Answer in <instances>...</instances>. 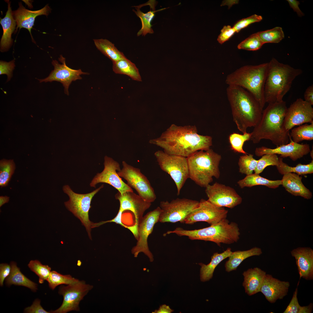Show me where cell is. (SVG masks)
I'll use <instances>...</instances> for the list:
<instances>
[{
    "label": "cell",
    "instance_id": "60d3db41",
    "mask_svg": "<svg viewBox=\"0 0 313 313\" xmlns=\"http://www.w3.org/2000/svg\"><path fill=\"white\" fill-rule=\"evenodd\" d=\"M247 154L241 156L238 163L239 172L246 175L252 173L257 166L258 161L253 158V154Z\"/></svg>",
    "mask_w": 313,
    "mask_h": 313
},
{
    "label": "cell",
    "instance_id": "5bb4252c",
    "mask_svg": "<svg viewBox=\"0 0 313 313\" xmlns=\"http://www.w3.org/2000/svg\"><path fill=\"white\" fill-rule=\"evenodd\" d=\"M161 212V209L159 206L143 216L138 225L137 242L131 250L134 257H137L139 253L142 252L148 257L150 262L153 261V256L149 249L148 239L152 232L155 225L159 222Z\"/></svg>",
    "mask_w": 313,
    "mask_h": 313
},
{
    "label": "cell",
    "instance_id": "f5cc1de1",
    "mask_svg": "<svg viewBox=\"0 0 313 313\" xmlns=\"http://www.w3.org/2000/svg\"><path fill=\"white\" fill-rule=\"evenodd\" d=\"M305 101L313 105V85H311L307 88L304 94Z\"/></svg>",
    "mask_w": 313,
    "mask_h": 313
},
{
    "label": "cell",
    "instance_id": "d4e9b609",
    "mask_svg": "<svg viewBox=\"0 0 313 313\" xmlns=\"http://www.w3.org/2000/svg\"><path fill=\"white\" fill-rule=\"evenodd\" d=\"M266 272L259 268H251L244 271L243 275L244 281L243 285L245 292L249 296H252L259 292Z\"/></svg>",
    "mask_w": 313,
    "mask_h": 313
},
{
    "label": "cell",
    "instance_id": "c3c4849f",
    "mask_svg": "<svg viewBox=\"0 0 313 313\" xmlns=\"http://www.w3.org/2000/svg\"><path fill=\"white\" fill-rule=\"evenodd\" d=\"M40 302V300L36 299L30 306L25 308L24 312L27 313H50V312L46 311L43 308L41 305Z\"/></svg>",
    "mask_w": 313,
    "mask_h": 313
},
{
    "label": "cell",
    "instance_id": "ffe728a7",
    "mask_svg": "<svg viewBox=\"0 0 313 313\" xmlns=\"http://www.w3.org/2000/svg\"><path fill=\"white\" fill-rule=\"evenodd\" d=\"M289 143L277 146L274 148H270L265 146L256 148L255 153L258 156L267 154L280 155L282 158L289 157L295 161L303 157L310 152V147L307 144H300L293 142L290 137Z\"/></svg>",
    "mask_w": 313,
    "mask_h": 313
},
{
    "label": "cell",
    "instance_id": "db71d44e",
    "mask_svg": "<svg viewBox=\"0 0 313 313\" xmlns=\"http://www.w3.org/2000/svg\"><path fill=\"white\" fill-rule=\"evenodd\" d=\"M174 311L169 306L166 305H161L158 310H156L153 313H171Z\"/></svg>",
    "mask_w": 313,
    "mask_h": 313
},
{
    "label": "cell",
    "instance_id": "836d02e7",
    "mask_svg": "<svg viewBox=\"0 0 313 313\" xmlns=\"http://www.w3.org/2000/svg\"><path fill=\"white\" fill-rule=\"evenodd\" d=\"M136 10H133L137 16L140 19L141 23V28L138 32L137 35L145 36L147 34H152L154 31L152 28L151 22L155 16V13L158 10H155L154 8L151 10L144 13L140 10L138 6H136Z\"/></svg>",
    "mask_w": 313,
    "mask_h": 313
},
{
    "label": "cell",
    "instance_id": "681fc988",
    "mask_svg": "<svg viewBox=\"0 0 313 313\" xmlns=\"http://www.w3.org/2000/svg\"><path fill=\"white\" fill-rule=\"evenodd\" d=\"M11 270V267L10 264L6 263L0 264V285L1 286H3L4 280L10 275Z\"/></svg>",
    "mask_w": 313,
    "mask_h": 313
},
{
    "label": "cell",
    "instance_id": "8d00e7d4",
    "mask_svg": "<svg viewBox=\"0 0 313 313\" xmlns=\"http://www.w3.org/2000/svg\"><path fill=\"white\" fill-rule=\"evenodd\" d=\"M257 33L264 44L267 43H279L285 36L282 28L280 27H276Z\"/></svg>",
    "mask_w": 313,
    "mask_h": 313
},
{
    "label": "cell",
    "instance_id": "f1b7e54d",
    "mask_svg": "<svg viewBox=\"0 0 313 313\" xmlns=\"http://www.w3.org/2000/svg\"><path fill=\"white\" fill-rule=\"evenodd\" d=\"M261 249L254 247L245 251H237L232 252L225 262V267L226 271L229 272L236 270L238 266L245 259L254 256H259L262 254Z\"/></svg>",
    "mask_w": 313,
    "mask_h": 313
},
{
    "label": "cell",
    "instance_id": "2e32d148",
    "mask_svg": "<svg viewBox=\"0 0 313 313\" xmlns=\"http://www.w3.org/2000/svg\"><path fill=\"white\" fill-rule=\"evenodd\" d=\"M205 188L207 200L218 206L232 208L242 202V197L229 186L216 182Z\"/></svg>",
    "mask_w": 313,
    "mask_h": 313
},
{
    "label": "cell",
    "instance_id": "f546056e",
    "mask_svg": "<svg viewBox=\"0 0 313 313\" xmlns=\"http://www.w3.org/2000/svg\"><path fill=\"white\" fill-rule=\"evenodd\" d=\"M237 184L241 188L251 187L257 185L265 186L271 188H276L281 185V180L272 181L261 177L256 173L247 175L242 179L239 181Z\"/></svg>",
    "mask_w": 313,
    "mask_h": 313
},
{
    "label": "cell",
    "instance_id": "7dc6e473",
    "mask_svg": "<svg viewBox=\"0 0 313 313\" xmlns=\"http://www.w3.org/2000/svg\"><path fill=\"white\" fill-rule=\"evenodd\" d=\"M221 32L220 34L218 37L217 40L219 43L222 44L228 40L236 32V31L233 27L228 25L224 26L221 30Z\"/></svg>",
    "mask_w": 313,
    "mask_h": 313
},
{
    "label": "cell",
    "instance_id": "7c38bea8",
    "mask_svg": "<svg viewBox=\"0 0 313 313\" xmlns=\"http://www.w3.org/2000/svg\"><path fill=\"white\" fill-rule=\"evenodd\" d=\"M93 286L86 284L83 281L59 287V293L63 296V303L58 309L50 313H66L71 311H79L80 301Z\"/></svg>",
    "mask_w": 313,
    "mask_h": 313
},
{
    "label": "cell",
    "instance_id": "d590c367",
    "mask_svg": "<svg viewBox=\"0 0 313 313\" xmlns=\"http://www.w3.org/2000/svg\"><path fill=\"white\" fill-rule=\"evenodd\" d=\"M15 169L13 160L3 159L0 161V186H7Z\"/></svg>",
    "mask_w": 313,
    "mask_h": 313
},
{
    "label": "cell",
    "instance_id": "4fadbf2b",
    "mask_svg": "<svg viewBox=\"0 0 313 313\" xmlns=\"http://www.w3.org/2000/svg\"><path fill=\"white\" fill-rule=\"evenodd\" d=\"M228 212L224 207L218 206L208 200L202 199L198 206L187 216L184 223L192 224L203 221L212 225L226 219Z\"/></svg>",
    "mask_w": 313,
    "mask_h": 313
},
{
    "label": "cell",
    "instance_id": "e575fe53",
    "mask_svg": "<svg viewBox=\"0 0 313 313\" xmlns=\"http://www.w3.org/2000/svg\"><path fill=\"white\" fill-rule=\"evenodd\" d=\"M292 141L299 143L303 140H313V122L310 124H305L294 128L290 133Z\"/></svg>",
    "mask_w": 313,
    "mask_h": 313
},
{
    "label": "cell",
    "instance_id": "6da1fadb",
    "mask_svg": "<svg viewBox=\"0 0 313 313\" xmlns=\"http://www.w3.org/2000/svg\"><path fill=\"white\" fill-rule=\"evenodd\" d=\"M212 138L199 134L195 125L171 124L159 137L150 143L159 146L166 153L187 157L196 152L206 150L212 145Z\"/></svg>",
    "mask_w": 313,
    "mask_h": 313
},
{
    "label": "cell",
    "instance_id": "ba28073f",
    "mask_svg": "<svg viewBox=\"0 0 313 313\" xmlns=\"http://www.w3.org/2000/svg\"><path fill=\"white\" fill-rule=\"evenodd\" d=\"M103 187L102 184L90 193L85 194L76 193L68 185H64L63 188L64 192L69 198L68 201L64 202L65 207L80 220L85 227L91 240V231L92 228H94V224L90 221L89 217V212L91 207V203L94 196Z\"/></svg>",
    "mask_w": 313,
    "mask_h": 313
},
{
    "label": "cell",
    "instance_id": "7402d4cb",
    "mask_svg": "<svg viewBox=\"0 0 313 313\" xmlns=\"http://www.w3.org/2000/svg\"><path fill=\"white\" fill-rule=\"evenodd\" d=\"M296 261L300 279H313V250L309 247H299L291 252Z\"/></svg>",
    "mask_w": 313,
    "mask_h": 313
},
{
    "label": "cell",
    "instance_id": "1f68e13d",
    "mask_svg": "<svg viewBox=\"0 0 313 313\" xmlns=\"http://www.w3.org/2000/svg\"><path fill=\"white\" fill-rule=\"evenodd\" d=\"M112 69L116 74L126 75L134 80L142 81L138 69L134 63L127 59L113 62Z\"/></svg>",
    "mask_w": 313,
    "mask_h": 313
},
{
    "label": "cell",
    "instance_id": "9f6ffc18",
    "mask_svg": "<svg viewBox=\"0 0 313 313\" xmlns=\"http://www.w3.org/2000/svg\"><path fill=\"white\" fill-rule=\"evenodd\" d=\"M9 200V197L7 196H0V207L3 205L8 203Z\"/></svg>",
    "mask_w": 313,
    "mask_h": 313
},
{
    "label": "cell",
    "instance_id": "816d5d0a",
    "mask_svg": "<svg viewBox=\"0 0 313 313\" xmlns=\"http://www.w3.org/2000/svg\"><path fill=\"white\" fill-rule=\"evenodd\" d=\"M290 7L295 12L299 17L304 15V14L301 10L299 7L300 2L296 0H287Z\"/></svg>",
    "mask_w": 313,
    "mask_h": 313
},
{
    "label": "cell",
    "instance_id": "cb8c5ba5",
    "mask_svg": "<svg viewBox=\"0 0 313 313\" xmlns=\"http://www.w3.org/2000/svg\"><path fill=\"white\" fill-rule=\"evenodd\" d=\"M302 177L294 173H288L283 175L281 185L289 193L295 196H299L309 199L312 196V192L303 185Z\"/></svg>",
    "mask_w": 313,
    "mask_h": 313
},
{
    "label": "cell",
    "instance_id": "6f0895ef",
    "mask_svg": "<svg viewBox=\"0 0 313 313\" xmlns=\"http://www.w3.org/2000/svg\"><path fill=\"white\" fill-rule=\"evenodd\" d=\"M310 156L311 158H312V159H313V150H312L311 151H310Z\"/></svg>",
    "mask_w": 313,
    "mask_h": 313
},
{
    "label": "cell",
    "instance_id": "11a10c76",
    "mask_svg": "<svg viewBox=\"0 0 313 313\" xmlns=\"http://www.w3.org/2000/svg\"><path fill=\"white\" fill-rule=\"evenodd\" d=\"M238 2L239 1L238 0H225L223 1L221 6L227 5L230 8L233 5L238 3Z\"/></svg>",
    "mask_w": 313,
    "mask_h": 313
},
{
    "label": "cell",
    "instance_id": "484cf974",
    "mask_svg": "<svg viewBox=\"0 0 313 313\" xmlns=\"http://www.w3.org/2000/svg\"><path fill=\"white\" fill-rule=\"evenodd\" d=\"M8 3V10L5 17L0 18V23L3 29V34L0 42V50L2 52L8 50L12 45V40L11 35L14 31L17 23L13 16L10 7V2L6 1Z\"/></svg>",
    "mask_w": 313,
    "mask_h": 313
},
{
    "label": "cell",
    "instance_id": "7a4b0ae2",
    "mask_svg": "<svg viewBox=\"0 0 313 313\" xmlns=\"http://www.w3.org/2000/svg\"><path fill=\"white\" fill-rule=\"evenodd\" d=\"M287 108L283 100L268 104L251 133L250 140L257 144L262 139L269 140L277 146L288 143L290 131L285 129L284 123Z\"/></svg>",
    "mask_w": 313,
    "mask_h": 313
},
{
    "label": "cell",
    "instance_id": "3957f363",
    "mask_svg": "<svg viewBox=\"0 0 313 313\" xmlns=\"http://www.w3.org/2000/svg\"><path fill=\"white\" fill-rule=\"evenodd\" d=\"M226 93L233 120L238 130L244 133L248 128L255 126L261 119L263 109L254 97L236 85H228Z\"/></svg>",
    "mask_w": 313,
    "mask_h": 313
},
{
    "label": "cell",
    "instance_id": "d6986e66",
    "mask_svg": "<svg viewBox=\"0 0 313 313\" xmlns=\"http://www.w3.org/2000/svg\"><path fill=\"white\" fill-rule=\"evenodd\" d=\"M115 197L119 201V210L123 212L129 210L133 214L135 226L138 229L144 212L150 207L151 203L145 201L133 191H128L122 194L118 192L115 195Z\"/></svg>",
    "mask_w": 313,
    "mask_h": 313
},
{
    "label": "cell",
    "instance_id": "4dcf8cb0",
    "mask_svg": "<svg viewBox=\"0 0 313 313\" xmlns=\"http://www.w3.org/2000/svg\"><path fill=\"white\" fill-rule=\"evenodd\" d=\"M93 40L97 48L112 62L127 59L123 53L119 51L114 44L109 40L103 39Z\"/></svg>",
    "mask_w": 313,
    "mask_h": 313
},
{
    "label": "cell",
    "instance_id": "9c48e42d",
    "mask_svg": "<svg viewBox=\"0 0 313 313\" xmlns=\"http://www.w3.org/2000/svg\"><path fill=\"white\" fill-rule=\"evenodd\" d=\"M154 155L161 169L168 173L174 181L177 189V195L187 179L189 178L187 158L171 154L164 151L158 150Z\"/></svg>",
    "mask_w": 313,
    "mask_h": 313
},
{
    "label": "cell",
    "instance_id": "603a6c76",
    "mask_svg": "<svg viewBox=\"0 0 313 313\" xmlns=\"http://www.w3.org/2000/svg\"><path fill=\"white\" fill-rule=\"evenodd\" d=\"M19 7L18 9L12 12L13 16L15 20L17 26L16 32L18 28H25L29 31L34 40L31 33V30L34 25L36 17L38 16L44 15L48 16L51 11V9L48 4L42 8L37 10L32 11L25 8L21 3H19Z\"/></svg>",
    "mask_w": 313,
    "mask_h": 313
},
{
    "label": "cell",
    "instance_id": "52a82bcc",
    "mask_svg": "<svg viewBox=\"0 0 313 313\" xmlns=\"http://www.w3.org/2000/svg\"><path fill=\"white\" fill-rule=\"evenodd\" d=\"M189 178L199 186L205 188L213 181L219 179L221 155L212 149L200 150L187 157Z\"/></svg>",
    "mask_w": 313,
    "mask_h": 313
},
{
    "label": "cell",
    "instance_id": "277c9868",
    "mask_svg": "<svg viewBox=\"0 0 313 313\" xmlns=\"http://www.w3.org/2000/svg\"><path fill=\"white\" fill-rule=\"evenodd\" d=\"M303 72L287 64L272 58L268 62L267 74L264 89L265 102L268 104L283 100L289 90L293 81Z\"/></svg>",
    "mask_w": 313,
    "mask_h": 313
},
{
    "label": "cell",
    "instance_id": "7bdbcfd3",
    "mask_svg": "<svg viewBox=\"0 0 313 313\" xmlns=\"http://www.w3.org/2000/svg\"><path fill=\"white\" fill-rule=\"evenodd\" d=\"M263 44L256 33L251 34L241 42L237 48L239 49L255 51L261 48Z\"/></svg>",
    "mask_w": 313,
    "mask_h": 313
},
{
    "label": "cell",
    "instance_id": "5b68a950",
    "mask_svg": "<svg viewBox=\"0 0 313 313\" xmlns=\"http://www.w3.org/2000/svg\"><path fill=\"white\" fill-rule=\"evenodd\" d=\"M268 63L257 65H246L228 74L225 83L228 85L240 87L248 92L263 109L266 102L264 89Z\"/></svg>",
    "mask_w": 313,
    "mask_h": 313
},
{
    "label": "cell",
    "instance_id": "d6a6232c",
    "mask_svg": "<svg viewBox=\"0 0 313 313\" xmlns=\"http://www.w3.org/2000/svg\"><path fill=\"white\" fill-rule=\"evenodd\" d=\"M279 164L276 166L279 172L284 175L288 173H296L299 175H305L313 173V160L307 164H298L295 167H291L283 162V158L279 157Z\"/></svg>",
    "mask_w": 313,
    "mask_h": 313
},
{
    "label": "cell",
    "instance_id": "4316f807",
    "mask_svg": "<svg viewBox=\"0 0 313 313\" xmlns=\"http://www.w3.org/2000/svg\"><path fill=\"white\" fill-rule=\"evenodd\" d=\"M230 248H228L221 253L215 252L211 256L210 262L207 265L202 263L199 264L201 266L200 270V278L202 282H205L212 279L214 270L216 266L222 261L228 258L232 254Z\"/></svg>",
    "mask_w": 313,
    "mask_h": 313
},
{
    "label": "cell",
    "instance_id": "ee69618b",
    "mask_svg": "<svg viewBox=\"0 0 313 313\" xmlns=\"http://www.w3.org/2000/svg\"><path fill=\"white\" fill-rule=\"evenodd\" d=\"M257 166L254 170L255 173L259 174L264 169L269 165L277 166L279 164V157L277 154H264L258 160Z\"/></svg>",
    "mask_w": 313,
    "mask_h": 313
},
{
    "label": "cell",
    "instance_id": "30bf717a",
    "mask_svg": "<svg viewBox=\"0 0 313 313\" xmlns=\"http://www.w3.org/2000/svg\"><path fill=\"white\" fill-rule=\"evenodd\" d=\"M199 201L186 198H177L169 202L161 201L159 222L184 223L187 216L199 205Z\"/></svg>",
    "mask_w": 313,
    "mask_h": 313
},
{
    "label": "cell",
    "instance_id": "f907efd6",
    "mask_svg": "<svg viewBox=\"0 0 313 313\" xmlns=\"http://www.w3.org/2000/svg\"><path fill=\"white\" fill-rule=\"evenodd\" d=\"M123 212L120 210H119L116 216L112 219L104 221H101L99 223H96V227H98L104 224L110 222H114L121 225L122 227L127 228L126 226L124 224L122 221V216Z\"/></svg>",
    "mask_w": 313,
    "mask_h": 313
},
{
    "label": "cell",
    "instance_id": "74e56055",
    "mask_svg": "<svg viewBox=\"0 0 313 313\" xmlns=\"http://www.w3.org/2000/svg\"><path fill=\"white\" fill-rule=\"evenodd\" d=\"M251 133L245 132L242 134L233 133L229 137V141L232 150L234 151L244 154H248L243 149L245 142L250 140Z\"/></svg>",
    "mask_w": 313,
    "mask_h": 313
},
{
    "label": "cell",
    "instance_id": "8fae6325",
    "mask_svg": "<svg viewBox=\"0 0 313 313\" xmlns=\"http://www.w3.org/2000/svg\"><path fill=\"white\" fill-rule=\"evenodd\" d=\"M122 168L117 171L118 175L125 179L127 184L134 188L138 194L145 201L152 203L156 199L154 190L149 181L141 172L140 170L122 162Z\"/></svg>",
    "mask_w": 313,
    "mask_h": 313
},
{
    "label": "cell",
    "instance_id": "44dd1931",
    "mask_svg": "<svg viewBox=\"0 0 313 313\" xmlns=\"http://www.w3.org/2000/svg\"><path fill=\"white\" fill-rule=\"evenodd\" d=\"M290 286L289 282L281 281L271 275L266 274L260 292L270 303H274L287 295Z\"/></svg>",
    "mask_w": 313,
    "mask_h": 313
},
{
    "label": "cell",
    "instance_id": "83f0119b",
    "mask_svg": "<svg viewBox=\"0 0 313 313\" xmlns=\"http://www.w3.org/2000/svg\"><path fill=\"white\" fill-rule=\"evenodd\" d=\"M10 265L11 270L10 275L6 279V283L8 286L12 285L22 286L36 292L37 289V284L28 278L21 272L16 263L11 261Z\"/></svg>",
    "mask_w": 313,
    "mask_h": 313
},
{
    "label": "cell",
    "instance_id": "9a60e30c",
    "mask_svg": "<svg viewBox=\"0 0 313 313\" xmlns=\"http://www.w3.org/2000/svg\"><path fill=\"white\" fill-rule=\"evenodd\" d=\"M104 160L103 170L97 174L93 178L90 184V186L95 188L98 183H104L111 185L121 194L128 191L133 192L132 188L125 183L118 174L117 171L121 169L119 163L106 156Z\"/></svg>",
    "mask_w": 313,
    "mask_h": 313
},
{
    "label": "cell",
    "instance_id": "f35d334b",
    "mask_svg": "<svg viewBox=\"0 0 313 313\" xmlns=\"http://www.w3.org/2000/svg\"><path fill=\"white\" fill-rule=\"evenodd\" d=\"M47 281L50 287L54 290L59 285H68L76 283L79 280L72 277L70 275H63L55 271H52L51 272Z\"/></svg>",
    "mask_w": 313,
    "mask_h": 313
},
{
    "label": "cell",
    "instance_id": "8992f818",
    "mask_svg": "<svg viewBox=\"0 0 313 313\" xmlns=\"http://www.w3.org/2000/svg\"><path fill=\"white\" fill-rule=\"evenodd\" d=\"M238 224L230 223L226 219L216 224L203 228L189 230L178 227L168 231L165 235L174 233L177 235L188 236L192 240H201L212 241L220 246L221 243L230 244L238 241L240 234Z\"/></svg>",
    "mask_w": 313,
    "mask_h": 313
},
{
    "label": "cell",
    "instance_id": "bcb514c9",
    "mask_svg": "<svg viewBox=\"0 0 313 313\" xmlns=\"http://www.w3.org/2000/svg\"><path fill=\"white\" fill-rule=\"evenodd\" d=\"M14 60L9 62L0 61V74H6L8 77L7 81L10 80L12 76V73L14 69Z\"/></svg>",
    "mask_w": 313,
    "mask_h": 313
},
{
    "label": "cell",
    "instance_id": "e0dca14e",
    "mask_svg": "<svg viewBox=\"0 0 313 313\" xmlns=\"http://www.w3.org/2000/svg\"><path fill=\"white\" fill-rule=\"evenodd\" d=\"M59 60L62 64H59L56 60H53L52 64L54 66V70L51 72L46 78L42 79H38L40 83L44 82H50L56 81L61 83L64 87L65 94L69 95L68 88L73 81L82 79L81 74H89L88 73L82 72L81 69L74 70L67 66L65 63V58L61 55Z\"/></svg>",
    "mask_w": 313,
    "mask_h": 313
},
{
    "label": "cell",
    "instance_id": "ab89813d",
    "mask_svg": "<svg viewBox=\"0 0 313 313\" xmlns=\"http://www.w3.org/2000/svg\"><path fill=\"white\" fill-rule=\"evenodd\" d=\"M30 270L39 277V283H43L47 280L51 272V268L48 265H43L39 260H32L28 264Z\"/></svg>",
    "mask_w": 313,
    "mask_h": 313
},
{
    "label": "cell",
    "instance_id": "ac0fdd59",
    "mask_svg": "<svg viewBox=\"0 0 313 313\" xmlns=\"http://www.w3.org/2000/svg\"><path fill=\"white\" fill-rule=\"evenodd\" d=\"M312 105L301 98L297 99L287 108L284 119V126L288 131L294 126L313 122Z\"/></svg>",
    "mask_w": 313,
    "mask_h": 313
},
{
    "label": "cell",
    "instance_id": "f6af8a7d",
    "mask_svg": "<svg viewBox=\"0 0 313 313\" xmlns=\"http://www.w3.org/2000/svg\"><path fill=\"white\" fill-rule=\"evenodd\" d=\"M262 19V17L261 16L254 14L238 21L233 27L235 29L236 32H238L241 30L247 27L251 24L259 22L261 21Z\"/></svg>",
    "mask_w": 313,
    "mask_h": 313
},
{
    "label": "cell",
    "instance_id": "b9f144b4",
    "mask_svg": "<svg viewBox=\"0 0 313 313\" xmlns=\"http://www.w3.org/2000/svg\"><path fill=\"white\" fill-rule=\"evenodd\" d=\"M298 290L296 288L292 298L283 313H311L312 310L313 305L311 303L306 306H301L299 304L297 297Z\"/></svg>",
    "mask_w": 313,
    "mask_h": 313
}]
</instances>
